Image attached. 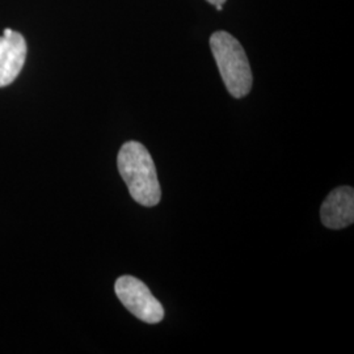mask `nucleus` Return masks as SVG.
I'll use <instances>...</instances> for the list:
<instances>
[{
    "label": "nucleus",
    "instance_id": "obj_1",
    "mask_svg": "<svg viewBox=\"0 0 354 354\" xmlns=\"http://www.w3.org/2000/svg\"><path fill=\"white\" fill-rule=\"evenodd\" d=\"M117 167L136 203L146 207L160 203L162 189L156 167L142 143L136 140L124 143L117 156Z\"/></svg>",
    "mask_w": 354,
    "mask_h": 354
},
{
    "label": "nucleus",
    "instance_id": "obj_2",
    "mask_svg": "<svg viewBox=\"0 0 354 354\" xmlns=\"http://www.w3.org/2000/svg\"><path fill=\"white\" fill-rule=\"evenodd\" d=\"M210 48L230 95L235 99L247 96L252 88V71L241 42L219 30L210 37Z\"/></svg>",
    "mask_w": 354,
    "mask_h": 354
},
{
    "label": "nucleus",
    "instance_id": "obj_3",
    "mask_svg": "<svg viewBox=\"0 0 354 354\" xmlns=\"http://www.w3.org/2000/svg\"><path fill=\"white\" fill-rule=\"evenodd\" d=\"M114 291L127 311L142 322L158 324L165 319L163 306L140 279L133 276H122L115 281Z\"/></svg>",
    "mask_w": 354,
    "mask_h": 354
},
{
    "label": "nucleus",
    "instance_id": "obj_4",
    "mask_svg": "<svg viewBox=\"0 0 354 354\" xmlns=\"http://www.w3.org/2000/svg\"><path fill=\"white\" fill-rule=\"evenodd\" d=\"M320 219L326 227L342 230L354 222V190L340 187L332 190L320 207Z\"/></svg>",
    "mask_w": 354,
    "mask_h": 354
},
{
    "label": "nucleus",
    "instance_id": "obj_5",
    "mask_svg": "<svg viewBox=\"0 0 354 354\" xmlns=\"http://www.w3.org/2000/svg\"><path fill=\"white\" fill-rule=\"evenodd\" d=\"M26 38L13 32L10 37H0V88L15 82L26 64Z\"/></svg>",
    "mask_w": 354,
    "mask_h": 354
},
{
    "label": "nucleus",
    "instance_id": "obj_6",
    "mask_svg": "<svg viewBox=\"0 0 354 354\" xmlns=\"http://www.w3.org/2000/svg\"><path fill=\"white\" fill-rule=\"evenodd\" d=\"M207 1H209L210 4H213V6L216 7V6H223L226 0H207Z\"/></svg>",
    "mask_w": 354,
    "mask_h": 354
},
{
    "label": "nucleus",
    "instance_id": "obj_7",
    "mask_svg": "<svg viewBox=\"0 0 354 354\" xmlns=\"http://www.w3.org/2000/svg\"><path fill=\"white\" fill-rule=\"evenodd\" d=\"M13 30L12 29H10V28H7V29H4V32H3V36L4 37H10L11 35H12Z\"/></svg>",
    "mask_w": 354,
    "mask_h": 354
}]
</instances>
